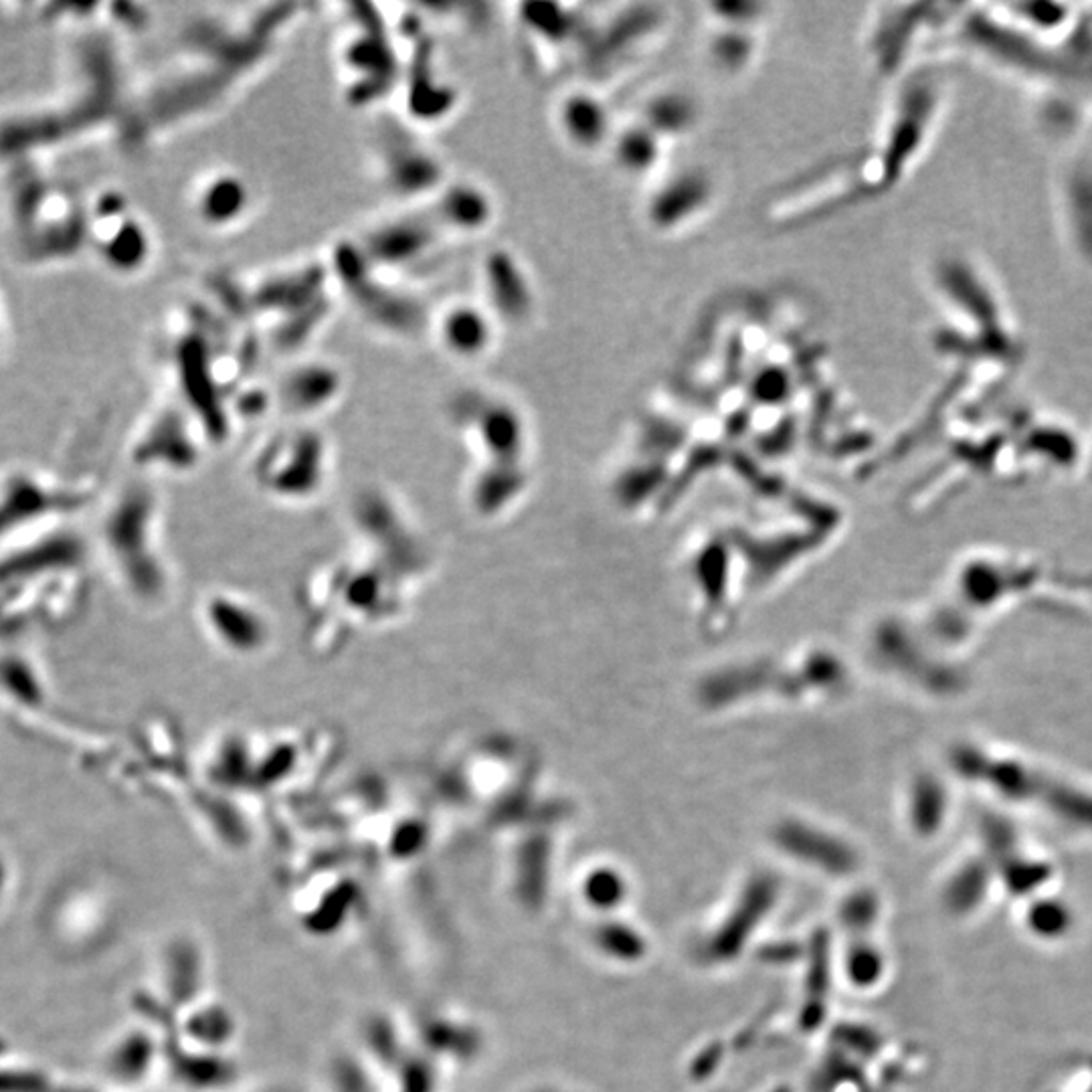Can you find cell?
<instances>
[{
	"label": "cell",
	"mask_w": 1092,
	"mask_h": 1092,
	"mask_svg": "<svg viewBox=\"0 0 1092 1092\" xmlns=\"http://www.w3.org/2000/svg\"><path fill=\"white\" fill-rule=\"evenodd\" d=\"M718 201V182L702 166L664 172L649 184L644 219L658 235H678L707 219Z\"/></svg>",
	"instance_id": "1"
},
{
	"label": "cell",
	"mask_w": 1092,
	"mask_h": 1092,
	"mask_svg": "<svg viewBox=\"0 0 1092 1092\" xmlns=\"http://www.w3.org/2000/svg\"><path fill=\"white\" fill-rule=\"evenodd\" d=\"M451 343L464 352H482L490 344V326L476 312H462L451 324Z\"/></svg>",
	"instance_id": "6"
},
{
	"label": "cell",
	"mask_w": 1092,
	"mask_h": 1092,
	"mask_svg": "<svg viewBox=\"0 0 1092 1092\" xmlns=\"http://www.w3.org/2000/svg\"><path fill=\"white\" fill-rule=\"evenodd\" d=\"M667 154L669 148L666 144L638 118L627 123H617V130L607 150L609 161L622 177L629 181H644L647 184H651L666 172L664 162Z\"/></svg>",
	"instance_id": "3"
},
{
	"label": "cell",
	"mask_w": 1092,
	"mask_h": 1092,
	"mask_svg": "<svg viewBox=\"0 0 1092 1092\" xmlns=\"http://www.w3.org/2000/svg\"><path fill=\"white\" fill-rule=\"evenodd\" d=\"M759 53V31L710 24L707 40L708 61L723 76H741Z\"/></svg>",
	"instance_id": "5"
},
{
	"label": "cell",
	"mask_w": 1092,
	"mask_h": 1092,
	"mask_svg": "<svg viewBox=\"0 0 1092 1092\" xmlns=\"http://www.w3.org/2000/svg\"><path fill=\"white\" fill-rule=\"evenodd\" d=\"M555 123L566 146L581 156L607 154L617 130L609 103L585 85L570 87L559 98Z\"/></svg>",
	"instance_id": "2"
},
{
	"label": "cell",
	"mask_w": 1092,
	"mask_h": 1092,
	"mask_svg": "<svg viewBox=\"0 0 1092 1092\" xmlns=\"http://www.w3.org/2000/svg\"><path fill=\"white\" fill-rule=\"evenodd\" d=\"M638 120L666 144L672 150L674 146L692 138L705 120L702 103L696 100L686 89L666 87L649 96L638 116Z\"/></svg>",
	"instance_id": "4"
}]
</instances>
